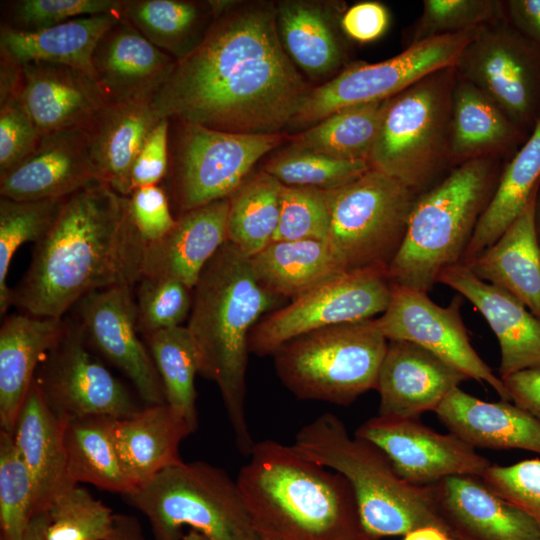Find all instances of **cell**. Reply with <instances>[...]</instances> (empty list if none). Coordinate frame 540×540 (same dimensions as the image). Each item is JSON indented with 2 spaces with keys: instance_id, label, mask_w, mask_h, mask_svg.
I'll return each mask as SVG.
<instances>
[{
  "instance_id": "cell-1",
  "label": "cell",
  "mask_w": 540,
  "mask_h": 540,
  "mask_svg": "<svg viewBox=\"0 0 540 540\" xmlns=\"http://www.w3.org/2000/svg\"><path fill=\"white\" fill-rule=\"evenodd\" d=\"M312 89L285 52L276 5L232 2L152 97L159 118L245 134L291 124Z\"/></svg>"
},
{
  "instance_id": "cell-2",
  "label": "cell",
  "mask_w": 540,
  "mask_h": 540,
  "mask_svg": "<svg viewBox=\"0 0 540 540\" xmlns=\"http://www.w3.org/2000/svg\"><path fill=\"white\" fill-rule=\"evenodd\" d=\"M145 244L133 227L128 197L103 182L67 196L30 265L12 289L11 306L63 318L87 294L141 279Z\"/></svg>"
},
{
  "instance_id": "cell-3",
  "label": "cell",
  "mask_w": 540,
  "mask_h": 540,
  "mask_svg": "<svg viewBox=\"0 0 540 540\" xmlns=\"http://www.w3.org/2000/svg\"><path fill=\"white\" fill-rule=\"evenodd\" d=\"M281 299L260 283L251 258L228 241L193 288L186 327L196 348L199 374L217 385L237 449L245 456L255 445L246 413L249 336Z\"/></svg>"
},
{
  "instance_id": "cell-4",
  "label": "cell",
  "mask_w": 540,
  "mask_h": 540,
  "mask_svg": "<svg viewBox=\"0 0 540 540\" xmlns=\"http://www.w3.org/2000/svg\"><path fill=\"white\" fill-rule=\"evenodd\" d=\"M248 457L236 481L260 540H375L341 474L270 439Z\"/></svg>"
},
{
  "instance_id": "cell-5",
  "label": "cell",
  "mask_w": 540,
  "mask_h": 540,
  "mask_svg": "<svg viewBox=\"0 0 540 540\" xmlns=\"http://www.w3.org/2000/svg\"><path fill=\"white\" fill-rule=\"evenodd\" d=\"M292 446L303 457L346 478L363 527L373 539L404 536L424 526L438 527L450 535L432 486L401 478L381 449L350 436L336 415L326 412L304 425Z\"/></svg>"
},
{
  "instance_id": "cell-6",
  "label": "cell",
  "mask_w": 540,
  "mask_h": 540,
  "mask_svg": "<svg viewBox=\"0 0 540 540\" xmlns=\"http://www.w3.org/2000/svg\"><path fill=\"white\" fill-rule=\"evenodd\" d=\"M498 180L484 156L459 164L419 195L387 269L392 284L428 293L445 268L461 263Z\"/></svg>"
},
{
  "instance_id": "cell-7",
  "label": "cell",
  "mask_w": 540,
  "mask_h": 540,
  "mask_svg": "<svg viewBox=\"0 0 540 540\" xmlns=\"http://www.w3.org/2000/svg\"><path fill=\"white\" fill-rule=\"evenodd\" d=\"M155 540H182L189 527L208 540H260L236 480L203 461L168 467L124 495Z\"/></svg>"
},
{
  "instance_id": "cell-8",
  "label": "cell",
  "mask_w": 540,
  "mask_h": 540,
  "mask_svg": "<svg viewBox=\"0 0 540 540\" xmlns=\"http://www.w3.org/2000/svg\"><path fill=\"white\" fill-rule=\"evenodd\" d=\"M388 339L376 318L321 328L275 351L282 384L301 400L348 406L376 389Z\"/></svg>"
},
{
  "instance_id": "cell-9",
  "label": "cell",
  "mask_w": 540,
  "mask_h": 540,
  "mask_svg": "<svg viewBox=\"0 0 540 540\" xmlns=\"http://www.w3.org/2000/svg\"><path fill=\"white\" fill-rule=\"evenodd\" d=\"M455 67L434 72L393 97L369 164L416 194L429 190L450 157Z\"/></svg>"
},
{
  "instance_id": "cell-10",
  "label": "cell",
  "mask_w": 540,
  "mask_h": 540,
  "mask_svg": "<svg viewBox=\"0 0 540 540\" xmlns=\"http://www.w3.org/2000/svg\"><path fill=\"white\" fill-rule=\"evenodd\" d=\"M325 193L330 212L328 242L346 269H388L419 195L373 168Z\"/></svg>"
},
{
  "instance_id": "cell-11",
  "label": "cell",
  "mask_w": 540,
  "mask_h": 540,
  "mask_svg": "<svg viewBox=\"0 0 540 540\" xmlns=\"http://www.w3.org/2000/svg\"><path fill=\"white\" fill-rule=\"evenodd\" d=\"M478 28L412 43L377 63H355L310 92L290 125L316 124L345 107L393 98L426 76L455 67Z\"/></svg>"
},
{
  "instance_id": "cell-12",
  "label": "cell",
  "mask_w": 540,
  "mask_h": 540,
  "mask_svg": "<svg viewBox=\"0 0 540 540\" xmlns=\"http://www.w3.org/2000/svg\"><path fill=\"white\" fill-rule=\"evenodd\" d=\"M392 290L387 269L348 270L265 315L250 333L249 351L273 355L285 343L311 331L373 319L387 309Z\"/></svg>"
},
{
  "instance_id": "cell-13",
  "label": "cell",
  "mask_w": 540,
  "mask_h": 540,
  "mask_svg": "<svg viewBox=\"0 0 540 540\" xmlns=\"http://www.w3.org/2000/svg\"><path fill=\"white\" fill-rule=\"evenodd\" d=\"M64 320L34 379L51 409L66 420L90 415L121 419L141 410L127 387L92 354L79 323L73 317Z\"/></svg>"
},
{
  "instance_id": "cell-14",
  "label": "cell",
  "mask_w": 540,
  "mask_h": 540,
  "mask_svg": "<svg viewBox=\"0 0 540 540\" xmlns=\"http://www.w3.org/2000/svg\"><path fill=\"white\" fill-rule=\"evenodd\" d=\"M521 131L540 118V47L512 25H484L455 66Z\"/></svg>"
},
{
  "instance_id": "cell-15",
  "label": "cell",
  "mask_w": 540,
  "mask_h": 540,
  "mask_svg": "<svg viewBox=\"0 0 540 540\" xmlns=\"http://www.w3.org/2000/svg\"><path fill=\"white\" fill-rule=\"evenodd\" d=\"M180 123L173 183L181 213L230 198L254 164L282 140L280 133H233Z\"/></svg>"
},
{
  "instance_id": "cell-16",
  "label": "cell",
  "mask_w": 540,
  "mask_h": 540,
  "mask_svg": "<svg viewBox=\"0 0 540 540\" xmlns=\"http://www.w3.org/2000/svg\"><path fill=\"white\" fill-rule=\"evenodd\" d=\"M461 298L437 305L427 292L393 285L390 303L376 318L388 340L415 343L464 373L490 385L501 400L510 401L502 379L482 360L469 340L460 315Z\"/></svg>"
},
{
  "instance_id": "cell-17",
  "label": "cell",
  "mask_w": 540,
  "mask_h": 540,
  "mask_svg": "<svg viewBox=\"0 0 540 540\" xmlns=\"http://www.w3.org/2000/svg\"><path fill=\"white\" fill-rule=\"evenodd\" d=\"M134 286L91 292L72 308L91 348L121 371L147 405L165 402L163 386L145 343L139 338Z\"/></svg>"
},
{
  "instance_id": "cell-18",
  "label": "cell",
  "mask_w": 540,
  "mask_h": 540,
  "mask_svg": "<svg viewBox=\"0 0 540 540\" xmlns=\"http://www.w3.org/2000/svg\"><path fill=\"white\" fill-rule=\"evenodd\" d=\"M354 435L381 449L399 476L415 485L454 475L481 477L491 465L457 436L438 433L419 418L372 417Z\"/></svg>"
},
{
  "instance_id": "cell-19",
  "label": "cell",
  "mask_w": 540,
  "mask_h": 540,
  "mask_svg": "<svg viewBox=\"0 0 540 540\" xmlns=\"http://www.w3.org/2000/svg\"><path fill=\"white\" fill-rule=\"evenodd\" d=\"M469 378L423 347L388 340L378 374V416L411 419L435 411L447 395Z\"/></svg>"
},
{
  "instance_id": "cell-20",
  "label": "cell",
  "mask_w": 540,
  "mask_h": 540,
  "mask_svg": "<svg viewBox=\"0 0 540 540\" xmlns=\"http://www.w3.org/2000/svg\"><path fill=\"white\" fill-rule=\"evenodd\" d=\"M438 511L454 540H540L536 522L485 485L454 475L433 484Z\"/></svg>"
},
{
  "instance_id": "cell-21",
  "label": "cell",
  "mask_w": 540,
  "mask_h": 540,
  "mask_svg": "<svg viewBox=\"0 0 540 540\" xmlns=\"http://www.w3.org/2000/svg\"><path fill=\"white\" fill-rule=\"evenodd\" d=\"M98 181L89 136L75 128L42 136L30 156L0 177V196L19 201L60 199Z\"/></svg>"
},
{
  "instance_id": "cell-22",
  "label": "cell",
  "mask_w": 540,
  "mask_h": 540,
  "mask_svg": "<svg viewBox=\"0 0 540 540\" xmlns=\"http://www.w3.org/2000/svg\"><path fill=\"white\" fill-rule=\"evenodd\" d=\"M482 314L500 346L499 377L540 366V319L508 291L479 279L457 263L438 276Z\"/></svg>"
},
{
  "instance_id": "cell-23",
  "label": "cell",
  "mask_w": 540,
  "mask_h": 540,
  "mask_svg": "<svg viewBox=\"0 0 540 540\" xmlns=\"http://www.w3.org/2000/svg\"><path fill=\"white\" fill-rule=\"evenodd\" d=\"M176 63L124 16L103 35L92 57L95 81L107 103L152 99Z\"/></svg>"
},
{
  "instance_id": "cell-24",
  "label": "cell",
  "mask_w": 540,
  "mask_h": 540,
  "mask_svg": "<svg viewBox=\"0 0 540 540\" xmlns=\"http://www.w3.org/2000/svg\"><path fill=\"white\" fill-rule=\"evenodd\" d=\"M21 65L19 99L41 136L84 129L107 104L95 80L81 70L47 62Z\"/></svg>"
},
{
  "instance_id": "cell-25",
  "label": "cell",
  "mask_w": 540,
  "mask_h": 540,
  "mask_svg": "<svg viewBox=\"0 0 540 540\" xmlns=\"http://www.w3.org/2000/svg\"><path fill=\"white\" fill-rule=\"evenodd\" d=\"M228 210L226 198L182 212L167 234L145 245L141 278L174 279L193 290L227 241Z\"/></svg>"
},
{
  "instance_id": "cell-26",
  "label": "cell",
  "mask_w": 540,
  "mask_h": 540,
  "mask_svg": "<svg viewBox=\"0 0 540 540\" xmlns=\"http://www.w3.org/2000/svg\"><path fill=\"white\" fill-rule=\"evenodd\" d=\"M66 422L51 409L34 380L13 433L33 481V516L47 513L58 497L79 485L68 473L64 444Z\"/></svg>"
},
{
  "instance_id": "cell-27",
  "label": "cell",
  "mask_w": 540,
  "mask_h": 540,
  "mask_svg": "<svg viewBox=\"0 0 540 540\" xmlns=\"http://www.w3.org/2000/svg\"><path fill=\"white\" fill-rule=\"evenodd\" d=\"M434 412L451 434L474 449H520L540 455V421L510 401L486 402L457 387Z\"/></svg>"
},
{
  "instance_id": "cell-28",
  "label": "cell",
  "mask_w": 540,
  "mask_h": 540,
  "mask_svg": "<svg viewBox=\"0 0 540 540\" xmlns=\"http://www.w3.org/2000/svg\"><path fill=\"white\" fill-rule=\"evenodd\" d=\"M63 318L26 313L5 317L0 328V425L13 435L36 372L64 327Z\"/></svg>"
},
{
  "instance_id": "cell-29",
  "label": "cell",
  "mask_w": 540,
  "mask_h": 540,
  "mask_svg": "<svg viewBox=\"0 0 540 540\" xmlns=\"http://www.w3.org/2000/svg\"><path fill=\"white\" fill-rule=\"evenodd\" d=\"M192 433L188 423L166 403L147 405L132 416L116 419L115 447L132 490L183 462L180 443Z\"/></svg>"
},
{
  "instance_id": "cell-30",
  "label": "cell",
  "mask_w": 540,
  "mask_h": 540,
  "mask_svg": "<svg viewBox=\"0 0 540 540\" xmlns=\"http://www.w3.org/2000/svg\"><path fill=\"white\" fill-rule=\"evenodd\" d=\"M151 101L107 103L84 128L100 181L125 197L131 194L134 161L161 119Z\"/></svg>"
},
{
  "instance_id": "cell-31",
  "label": "cell",
  "mask_w": 540,
  "mask_h": 540,
  "mask_svg": "<svg viewBox=\"0 0 540 540\" xmlns=\"http://www.w3.org/2000/svg\"><path fill=\"white\" fill-rule=\"evenodd\" d=\"M537 197L538 192L505 232L466 266L479 279L514 295L540 319V243L535 223Z\"/></svg>"
},
{
  "instance_id": "cell-32",
  "label": "cell",
  "mask_w": 540,
  "mask_h": 540,
  "mask_svg": "<svg viewBox=\"0 0 540 540\" xmlns=\"http://www.w3.org/2000/svg\"><path fill=\"white\" fill-rule=\"evenodd\" d=\"M122 16V11L85 16L31 31L4 25L0 34L1 55L19 64L47 62L70 66L95 80L94 51Z\"/></svg>"
},
{
  "instance_id": "cell-33",
  "label": "cell",
  "mask_w": 540,
  "mask_h": 540,
  "mask_svg": "<svg viewBox=\"0 0 540 540\" xmlns=\"http://www.w3.org/2000/svg\"><path fill=\"white\" fill-rule=\"evenodd\" d=\"M260 283L292 300L348 271L327 241H274L251 258Z\"/></svg>"
},
{
  "instance_id": "cell-34",
  "label": "cell",
  "mask_w": 540,
  "mask_h": 540,
  "mask_svg": "<svg viewBox=\"0 0 540 540\" xmlns=\"http://www.w3.org/2000/svg\"><path fill=\"white\" fill-rule=\"evenodd\" d=\"M540 187V118L530 136L499 177L461 263L468 264L490 247L524 211Z\"/></svg>"
},
{
  "instance_id": "cell-35",
  "label": "cell",
  "mask_w": 540,
  "mask_h": 540,
  "mask_svg": "<svg viewBox=\"0 0 540 540\" xmlns=\"http://www.w3.org/2000/svg\"><path fill=\"white\" fill-rule=\"evenodd\" d=\"M521 131L501 108L472 83L454 84L451 99L450 157L461 163L503 150Z\"/></svg>"
},
{
  "instance_id": "cell-36",
  "label": "cell",
  "mask_w": 540,
  "mask_h": 540,
  "mask_svg": "<svg viewBox=\"0 0 540 540\" xmlns=\"http://www.w3.org/2000/svg\"><path fill=\"white\" fill-rule=\"evenodd\" d=\"M122 14L176 61L200 45L215 19L210 1L124 0Z\"/></svg>"
},
{
  "instance_id": "cell-37",
  "label": "cell",
  "mask_w": 540,
  "mask_h": 540,
  "mask_svg": "<svg viewBox=\"0 0 540 540\" xmlns=\"http://www.w3.org/2000/svg\"><path fill=\"white\" fill-rule=\"evenodd\" d=\"M116 418L90 415L67 420L64 444L68 473L76 484L87 483L121 495L132 491L123 474L114 442Z\"/></svg>"
},
{
  "instance_id": "cell-38",
  "label": "cell",
  "mask_w": 540,
  "mask_h": 540,
  "mask_svg": "<svg viewBox=\"0 0 540 540\" xmlns=\"http://www.w3.org/2000/svg\"><path fill=\"white\" fill-rule=\"evenodd\" d=\"M281 44L293 61L311 77L331 74L342 62V49L328 12L305 1L276 4Z\"/></svg>"
},
{
  "instance_id": "cell-39",
  "label": "cell",
  "mask_w": 540,
  "mask_h": 540,
  "mask_svg": "<svg viewBox=\"0 0 540 540\" xmlns=\"http://www.w3.org/2000/svg\"><path fill=\"white\" fill-rule=\"evenodd\" d=\"M392 99L337 110L294 137L293 147L341 160L369 162Z\"/></svg>"
},
{
  "instance_id": "cell-40",
  "label": "cell",
  "mask_w": 540,
  "mask_h": 540,
  "mask_svg": "<svg viewBox=\"0 0 540 540\" xmlns=\"http://www.w3.org/2000/svg\"><path fill=\"white\" fill-rule=\"evenodd\" d=\"M283 186L264 170L244 182L229 198L227 241L249 258L273 241Z\"/></svg>"
},
{
  "instance_id": "cell-41",
  "label": "cell",
  "mask_w": 540,
  "mask_h": 540,
  "mask_svg": "<svg viewBox=\"0 0 540 540\" xmlns=\"http://www.w3.org/2000/svg\"><path fill=\"white\" fill-rule=\"evenodd\" d=\"M159 374L166 404L191 427L198 428L195 376L198 356L186 326L173 327L144 336Z\"/></svg>"
},
{
  "instance_id": "cell-42",
  "label": "cell",
  "mask_w": 540,
  "mask_h": 540,
  "mask_svg": "<svg viewBox=\"0 0 540 540\" xmlns=\"http://www.w3.org/2000/svg\"><path fill=\"white\" fill-rule=\"evenodd\" d=\"M66 198V197H65ZM65 198L19 201L0 197V312L11 306L7 276L13 256L26 242H39L55 221Z\"/></svg>"
},
{
  "instance_id": "cell-43",
  "label": "cell",
  "mask_w": 540,
  "mask_h": 540,
  "mask_svg": "<svg viewBox=\"0 0 540 540\" xmlns=\"http://www.w3.org/2000/svg\"><path fill=\"white\" fill-rule=\"evenodd\" d=\"M34 487L13 435L0 431L1 540H24L33 517Z\"/></svg>"
},
{
  "instance_id": "cell-44",
  "label": "cell",
  "mask_w": 540,
  "mask_h": 540,
  "mask_svg": "<svg viewBox=\"0 0 540 540\" xmlns=\"http://www.w3.org/2000/svg\"><path fill=\"white\" fill-rule=\"evenodd\" d=\"M47 513L45 540H109L115 515L79 485L58 497Z\"/></svg>"
},
{
  "instance_id": "cell-45",
  "label": "cell",
  "mask_w": 540,
  "mask_h": 540,
  "mask_svg": "<svg viewBox=\"0 0 540 540\" xmlns=\"http://www.w3.org/2000/svg\"><path fill=\"white\" fill-rule=\"evenodd\" d=\"M370 168L368 161L341 160L293 147L272 159L265 171L286 186L329 190L348 183Z\"/></svg>"
},
{
  "instance_id": "cell-46",
  "label": "cell",
  "mask_w": 540,
  "mask_h": 540,
  "mask_svg": "<svg viewBox=\"0 0 540 540\" xmlns=\"http://www.w3.org/2000/svg\"><path fill=\"white\" fill-rule=\"evenodd\" d=\"M135 304L139 334L182 326L189 317L193 290L174 279L141 278L136 284Z\"/></svg>"
},
{
  "instance_id": "cell-47",
  "label": "cell",
  "mask_w": 540,
  "mask_h": 540,
  "mask_svg": "<svg viewBox=\"0 0 540 540\" xmlns=\"http://www.w3.org/2000/svg\"><path fill=\"white\" fill-rule=\"evenodd\" d=\"M330 212L325 190L283 186L278 228L273 241L329 240Z\"/></svg>"
},
{
  "instance_id": "cell-48",
  "label": "cell",
  "mask_w": 540,
  "mask_h": 540,
  "mask_svg": "<svg viewBox=\"0 0 540 540\" xmlns=\"http://www.w3.org/2000/svg\"><path fill=\"white\" fill-rule=\"evenodd\" d=\"M501 7L492 0H425L412 43L480 28L499 19Z\"/></svg>"
},
{
  "instance_id": "cell-49",
  "label": "cell",
  "mask_w": 540,
  "mask_h": 540,
  "mask_svg": "<svg viewBox=\"0 0 540 540\" xmlns=\"http://www.w3.org/2000/svg\"><path fill=\"white\" fill-rule=\"evenodd\" d=\"M124 0H19L11 3V25L16 30H38L75 18L120 12Z\"/></svg>"
},
{
  "instance_id": "cell-50",
  "label": "cell",
  "mask_w": 540,
  "mask_h": 540,
  "mask_svg": "<svg viewBox=\"0 0 540 540\" xmlns=\"http://www.w3.org/2000/svg\"><path fill=\"white\" fill-rule=\"evenodd\" d=\"M496 494L522 509L540 529V459L491 464L480 477Z\"/></svg>"
},
{
  "instance_id": "cell-51",
  "label": "cell",
  "mask_w": 540,
  "mask_h": 540,
  "mask_svg": "<svg viewBox=\"0 0 540 540\" xmlns=\"http://www.w3.org/2000/svg\"><path fill=\"white\" fill-rule=\"evenodd\" d=\"M41 137L18 97L0 103V177L30 156Z\"/></svg>"
},
{
  "instance_id": "cell-52",
  "label": "cell",
  "mask_w": 540,
  "mask_h": 540,
  "mask_svg": "<svg viewBox=\"0 0 540 540\" xmlns=\"http://www.w3.org/2000/svg\"><path fill=\"white\" fill-rule=\"evenodd\" d=\"M130 221L144 244L155 242L174 226L168 197L159 185L142 187L128 196Z\"/></svg>"
},
{
  "instance_id": "cell-53",
  "label": "cell",
  "mask_w": 540,
  "mask_h": 540,
  "mask_svg": "<svg viewBox=\"0 0 540 540\" xmlns=\"http://www.w3.org/2000/svg\"><path fill=\"white\" fill-rule=\"evenodd\" d=\"M169 118H161L145 139L131 170V193L139 188L159 185L169 166Z\"/></svg>"
},
{
  "instance_id": "cell-54",
  "label": "cell",
  "mask_w": 540,
  "mask_h": 540,
  "mask_svg": "<svg viewBox=\"0 0 540 540\" xmlns=\"http://www.w3.org/2000/svg\"><path fill=\"white\" fill-rule=\"evenodd\" d=\"M343 31L359 42H370L379 38L389 24V14L378 2H362L350 7L340 21Z\"/></svg>"
},
{
  "instance_id": "cell-55",
  "label": "cell",
  "mask_w": 540,
  "mask_h": 540,
  "mask_svg": "<svg viewBox=\"0 0 540 540\" xmlns=\"http://www.w3.org/2000/svg\"><path fill=\"white\" fill-rule=\"evenodd\" d=\"M502 381L510 401L540 421V366L518 371Z\"/></svg>"
},
{
  "instance_id": "cell-56",
  "label": "cell",
  "mask_w": 540,
  "mask_h": 540,
  "mask_svg": "<svg viewBox=\"0 0 540 540\" xmlns=\"http://www.w3.org/2000/svg\"><path fill=\"white\" fill-rule=\"evenodd\" d=\"M506 6L511 25L540 47V0H511Z\"/></svg>"
},
{
  "instance_id": "cell-57",
  "label": "cell",
  "mask_w": 540,
  "mask_h": 540,
  "mask_svg": "<svg viewBox=\"0 0 540 540\" xmlns=\"http://www.w3.org/2000/svg\"><path fill=\"white\" fill-rule=\"evenodd\" d=\"M109 540H146L142 526L135 516L115 514Z\"/></svg>"
},
{
  "instance_id": "cell-58",
  "label": "cell",
  "mask_w": 540,
  "mask_h": 540,
  "mask_svg": "<svg viewBox=\"0 0 540 540\" xmlns=\"http://www.w3.org/2000/svg\"><path fill=\"white\" fill-rule=\"evenodd\" d=\"M403 540H453L442 529L435 526H424L404 535Z\"/></svg>"
},
{
  "instance_id": "cell-59",
  "label": "cell",
  "mask_w": 540,
  "mask_h": 540,
  "mask_svg": "<svg viewBox=\"0 0 540 540\" xmlns=\"http://www.w3.org/2000/svg\"><path fill=\"white\" fill-rule=\"evenodd\" d=\"M48 522V513H39L34 515L24 540H45V532Z\"/></svg>"
},
{
  "instance_id": "cell-60",
  "label": "cell",
  "mask_w": 540,
  "mask_h": 540,
  "mask_svg": "<svg viewBox=\"0 0 540 540\" xmlns=\"http://www.w3.org/2000/svg\"><path fill=\"white\" fill-rule=\"evenodd\" d=\"M182 540H208L202 534L195 530H189L188 533L184 534Z\"/></svg>"
},
{
  "instance_id": "cell-61",
  "label": "cell",
  "mask_w": 540,
  "mask_h": 540,
  "mask_svg": "<svg viewBox=\"0 0 540 540\" xmlns=\"http://www.w3.org/2000/svg\"><path fill=\"white\" fill-rule=\"evenodd\" d=\"M535 223H536V230L538 234V239L540 243V199L536 202V210H535Z\"/></svg>"
}]
</instances>
